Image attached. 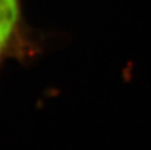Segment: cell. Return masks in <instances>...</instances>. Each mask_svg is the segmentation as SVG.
Segmentation results:
<instances>
[{
    "mask_svg": "<svg viewBox=\"0 0 151 150\" xmlns=\"http://www.w3.org/2000/svg\"><path fill=\"white\" fill-rule=\"evenodd\" d=\"M18 16V0H0V53L10 40Z\"/></svg>",
    "mask_w": 151,
    "mask_h": 150,
    "instance_id": "1",
    "label": "cell"
}]
</instances>
